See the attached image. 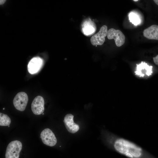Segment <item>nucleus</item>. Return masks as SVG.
Instances as JSON below:
<instances>
[{
	"instance_id": "f257e3e1",
	"label": "nucleus",
	"mask_w": 158,
	"mask_h": 158,
	"mask_svg": "<svg viewBox=\"0 0 158 158\" xmlns=\"http://www.w3.org/2000/svg\"><path fill=\"white\" fill-rule=\"evenodd\" d=\"M113 138V148L120 154L128 158H151L144 149L132 141L118 136Z\"/></svg>"
},
{
	"instance_id": "f03ea898",
	"label": "nucleus",
	"mask_w": 158,
	"mask_h": 158,
	"mask_svg": "<svg viewBox=\"0 0 158 158\" xmlns=\"http://www.w3.org/2000/svg\"><path fill=\"white\" fill-rule=\"evenodd\" d=\"M22 145L19 141H11L8 145L6 152L5 158H19Z\"/></svg>"
},
{
	"instance_id": "7ed1b4c3",
	"label": "nucleus",
	"mask_w": 158,
	"mask_h": 158,
	"mask_svg": "<svg viewBox=\"0 0 158 158\" xmlns=\"http://www.w3.org/2000/svg\"><path fill=\"white\" fill-rule=\"evenodd\" d=\"M28 100V97L27 94L24 92H20L18 93L15 97L13 103L16 109L23 111L25 109Z\"/></svg>"
},
{
	"instance_id": "20e7f679",
	"label": "nucleus",
	"mask_w": 158,
	"mask_h": 158,
	"mask_svg": "<svg viewBox=\"0 0 158 158\" xmlns=\"http://www.w3.org/2000/svg\"><path fill=\"white\" fill-rule=\"evenodd\" d=\"M107 38L109 40L114 39L116 46L120 47L124 44L125 37L122 32L119 30L112 28L108 31Z\"/></svg>"
},
{
	"instance_id": "39448f33",
	"label": "nucleus",
	"mask_w": 158,
	"mask_h": 158,
	"mask_svg": "<svg viewBox=\"0 0 158 158\" xmlns=\"http://www.w3.org/2000/svg\"><path fill=\"white\" fill-rule=\"evenodd\" d=\"M108 31L107 26L106 25L102 26L99 31L91 37L90 41L91 44L94 46L102 45L105 41Z\"/></svg>"
},
{
	"instance_id": "423d86ee",
	"label": "nucleus",
	"mask_w": 158,
	"mask_h": 158,
	"mask_svg": "<svg viewBox=\"0 0 158 158\" xmlns=\"http://www.w3.org/2000/svg\"><path fill=\"white\" fill-rule=\"evenodd\" d=\"M40 138L43 143L47 145L52 147L56 143V137L49 128H45L42 131L40 134Z\"/></svg>"
},
{
	"instance_id": "0eeeda50",
	"label": "nucleus",
	"mask_w": 158,
	"mask_h": 158,
	"mask_svg": "<svg viewBox=\"0 0 158 158\" xmlns=\"http://www.w3.org/2000/svg\"><path fill=\"white\" fill-rule=\"evenodd\" d=\"M44 102L43 98L38 96L33 99L31 104V109L35 114L40 115L44 111Z\"/></svg>"
},
{
	"instance_id": "6e6552de",
	"label": "nucleus",
	"mask_w": 158,
	"mask_h": 158,
	"mask_svg": "<svg viewBox=\"0 0 158 158\" xmlns=\"http://www.w3.org/2000/svg\"><path fill=\"white\" fill-rule=\"evenodd\" d=\"M43 63V59L39 57L32 58L28 66V72L31 74L37 73L40 70Z\"/></svg>"
},
{
	"instance_id": "1a4fd4ad",
	"label": "nucleus",
	"mask_w": 158,
	"mask_h": 158,
	"mask_svg": "<svg viewBox=\"0 0 158 158\" xmlns=\"http://www.w3.org/2000/svg\"><path fill=\"white\" fill-rule=\"evenodd\" d=\"M135 74L140 77H144L145 76H149L152 73V66H150L145 62L142 61L139 64H136Z\"/></svg>"
},
{
	"instance_id": "9d476101",
	"label": "nucleus",
	"mask_w": 158,
	"mask_h": 158,
	"mask_svg": "<svg viewBox=\"0 0 158 158\" xmlns=\"http://www.w3.org/2000/svg\"><path fill=\"white\" fill-rule=\"evenodd\" d=\"M96 30V26L94 22L87 18L83 21L81 24V30L85 36H89L93 35Z\"/></svg>"
},
{
	"instance_id": "9b49d317",
	"label": "nucleus",
	"mask_w": 158,
	"mask_h": 158,
	"mask_svg": "<svg viewBox=\"0 0 158 158\" xmlns=\"http://www.w3.org/2000/svg\"><path fill=\"white\" fill-rule=\"evenodd\" d=\"M73 117L74 116L72 114H68L64 117L63 120L67 130L72 133L77 132L79 129V126L74 122Z\"/></svg>"
},
{
	"instance_id": "f8f14e48",
	"label": "nucleus",
	"mask_w": 158,
	"mask_h": 158,
	"mask_svg": "<svg viewBox=\"0 0 158 158\" xmlns=\"http://www.w3.org/2000/svg\"><path fill=\"white\" fill-rule=\"evenodd\" d=\"M143 35L148 39L158 40V25H153L145 29Z\"/></svg>"
},
{
	"instance_id": "ddd939ff",
	"label": "nucleus",
	"mask_w": 158,
	"mask_h": 158,
	"mask_svg": "<svg viewBox=\"0 0 158 158\" xmlns=\"http://www.w3.org/2000/svg\"><path fill=\"white\" fill-rule=\"evenodd\" d=\"M11 123V119L6 114L0 113V126H8Z\"/></svg>"
},
{
	"instance_id": "4468645a",
	"label": "nucleus",
	"mask_w": 158,
	"mask_h": 158,
	"mask_svg": "<svg viewBox=\"0 0 158 158\" xmlns=\"http://www.w3.org/2000/svg\"><path fill=\"white\" fill-rule=\"evenodd\" d=\"M128 17L130 22L134 25H137L140 23V18L139 16L135 13H130L129 14Z\"/></svg>"
},
{
	"instance_id": "2eb2a0df",
	"label": "nucleus",
	"mask_w": 158,
	"mask_h": 158,
	"mask_svg": "<svg viewBox=\"0 0 158 158\" xmlns=\"http://www.w3.org/2000/svg\"><path fill=\"white\" fill-rule=\"evenodd\" d=\"M153 59L154 63L157 65H158V55L153 57Z\"/></svg>"
},
{
	"instance_id": "dca6fc26",
	"label": "nucleus",
	"mask_w": 158,
	"mask_h": 158,
	"mask_svg": "<svg viewBox=\"0 0 158 158\" xmlns=\"http://www.w3.org/2000/svg\"><path fill=\"white\" fill-rule=\"evenodd\" d=\"M6 0H1L0 1V5H2L4 4Z\"/></svg>"
},
{
	"instance_id": "f3484780",
	"label": "nucleus",
	"mask_w": 158,
	"mask_h": 158,
	"mask_svg": "<svg viewBox=\"0 0 158 158\" xmlns=\"http://www.w3.org/2000/svg\"><path fill=\"white\" fill-rule=\"evenodd\" d=\"M153 1L156 4L158 5V0H154Z\"/></svg>"
},
{
	"instance_id": "a211bd4d",
	"label": "nucleus",
	"mask_w": 158,
	"mask_h": 158,
	"mask_svg": "<svg viewBox=\"0 0 158 158\" xmlns=\"http://www.w3.org/2000/svg\"><path fill=\"white\" fill-rule=\"evenodd\" d=\"M138 0H133V1H138Z\"/></svg>"
},
{
	"instance_id": "6ab92c4d",
	"label": "nucleus",
	"mask_w": 158,
	"mask_h": 158,
	"mask_svg": "<svg viewBox=\"0 0 158 158\" xmlns=\"http://www.w3.org/2000/svg\"><path fill=\"white\" fill-rule=\"evenodd\" d=\"M44 113H42V115H44Z\"/></svg>"
},
{
	"instance_id": "aec40b11",
	"label": "nucleus",
	"mask_w": 158,
	"mask_h": 158,
	"mask_svg": "<svg viewBox=\"0 0 158 158\" xmlns=\"http://www.w3.org/2000/svg\"><path fill=\"white\" fill-rule=\"evenodd\" d=\"M9 126H10L9 125L8 126V127H9Z\"/></svg>"
},
{
	"instance_id": "412c9836",
	"label": "nucleus",
	"mask_w": 158,
	"mask_h": 158,
	"mask_svg": "<svg viewBox=\"0 0 158 158\" xmlns=\"http://www.w3.org/2000/svg\"><path fill=\"white\" fill-rule=\"evenodd\" d=\"M5 109V108H3V109Z\"/></svg>"
}]
</instances>
